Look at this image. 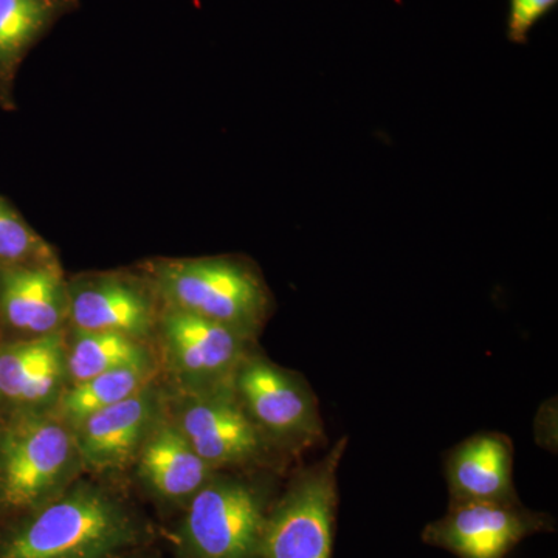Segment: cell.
<instances>
[{
  "instance_id": "cell-1",
  "label": "cell",
  "mask_w": 558,
  "mask_h": 558,
  "mask_svg": "<svg viewBox=\"0 0 558 558\" xmlns=\"http://www.w3.org/2000/svg\"><path fill=\"white\" fill-rule=\"evenodd\" d=\"M153 521L108 478L76 480L57 497L0 521V558H113L156 542Z\"/></svg>"
},
{
  "instance_id": "cell-13",
  "label": "cell",
  "mask_w": 558,
  "mask_h": 558,
  "mask_svg": "<svg viewBox=\"0 0 558 558\" xmlns=\"http://www.w3.org/2000/svg\"><path fill=\"white\" fill-rule=\"evenodd\" d=\"M65 387V330L0 341V410H51Z\"/></svg>"
},
{
  "instance_id": "cell-7",
  "label": "cell",
  "mask_w": 558,
  "mask_h": 558,
  "mask_svg": "<svg viewBox=\"0 0 558 558\" xmlns=\"http://www.w3.org/2000/svg\"><path fill=\"white\" fill-rule=\"evenodd\" d=\"M233 391L253 424L284 458L325 440L318 400L301 374L282 368L258 349L242 360Z\"/></svg>"
},
{
  "instance_id": "cell-3",
  "label": "cell",
  "mask_w": 558,
  "mask_h": 558,
  "mask_svg": "<svg viewBox=\"0 0 558 558\" xmlns=\"http://www.w3.org/2000/svg\"><path fill=\"white\" fill-rule=\"evenodd\" d=\"M270 472H216L179 513L174 558H263L264 527L279 492Z\"/></svg>"
},
{
  "instance_id": "cell-11",
  "label": "cell",
  "mask_w": 558,
  "mask_h": 558,
  "mask_svg": "<svg viewBox=\"0 0 558 558\" xmlns=\"http://www.w3.org/2000/svg\"><path fill=\"white\" fill-rule=\"evenodd\" d=\"M165 411L167 388L157 379L131 398L72 425L84 473L109 478L132 468Z\"/></svg>"
},
{
  "instance_id": "cell-9",
  "label": "cell",
  "mask_w": 558,
  "mask_h": 558,
  "mask_svg": "<svg viewBox=\"0 0 558 558\" xmlns=\"http://www.w3.org/2000/svg\"><path fill=\"white\" fill-rule=\"evenodd\" d=\"M68 328L123 333L154 343L163 304L142 270L75 275L68 278Z\"/></svg>"
},
{
  "instance_id": "cell-17",
  "label": "cell",
  "mask_w": 558,
  "mask_h": 558,
  "mask_svg": "<svg viewBox=\"0 0 558 558\" xmlns=\"http://www.w3.org/2000/svg\"><path fill=\"white\" fill-rule=\"evenodd\" d=\"M154 363H159V359L154 343L149 341L117 332L65 329L68 387L108 371Z\"/></svg>"
},
{
  "instance_id": "cell-6",
  "label": "cell",
  "mask_w": 558,
  "mask_h": 558,
  "mask_svg": "<svg viewBox=\"0 0 558 558\" xmlns=\"http://www.w3.org/2000/svg\"><path fill=\"white\" fill-rule=\"evenodd\" d=\"M167 413L196 453L216 472L271 470L284 458L253 424L233 391L167 389Z\"/></svg>"
},
{
  "instance_id": "cell-10",
  "label": "cell",
  "mask_w": 558,
  "mask_h": 558,
  "mask_svg": "<svg viewBox=\"0 0 558 558\" xmlns=\"http://www.w3.org/2000/svg\"><path fill=\"white\" fill-rule=\"evenodd\" d=\"M556 531L549 513L515 502H450L446 515L422 531L428 546L458 558H506L523 539Z\"/></svg>"
},
{
  "instance_id": "cell-8",
  "label": "cell",
  "mask_w": 558,
  "mask_h": 558,
  "mask_svg": "<svg viewBox=\"0 0 558 558\" xmlns=\"http://www.w3.org/2000/svg\"><path fill=\"white\" fill-rule=\"evenodd\" d=\"M240 330L171 307H161L154 348L171 388L207 391L233 385L242 363L258 344Z\"/></svg>"
},
{
  "instance_id": "cell-19",
  "label": "cell",
  "mask_w": 558,
  "mask_h": 558,
  "mask_svg": "<svg viewBox=\"0 0 558 558\" xmlns=\"http://www.w3.org/2000/svg\"><path fill=\"white\" fill-rule=\"evenodd\" d=\"M57 252L33 229L20 209L0 196V264L57 260Z\"/></svg>"
},
{
  "instance_id": "cell-4",
  "label": "cell",
  "mask_w": 558,
  "mask_h": 558,
  "mask_svg": "<svg viewBox=\"0 0 558 558\" xmlns=\"http://www.w3.org/2000/svg\"><path fill=\"white\" fill-rule=\"evenodd\" d=\"M83 473L75 432L53 410H0V521L57 497Z\"/></svg>"
},
{
  "instance_id": "cell-18",
  "label": "cell",
  "mask_w": 558,
  "mask_h": 558,
  "mask_svg": "<svg viewBox=\"0 0 558 558\" xmlns=\"http://www.w3.org/2000/svg\"><path fill=\"white\" fill-rule=\"evenodd\" d=\"M160 373L159 363H154L98 374L92 379L65 387L51 410L70 425L78 424L84 417L116 405L148 387L159 379Z\"/></svg>"
},
{
  "instance_id": "cell-12",
  "label": "cell",
  "mask_w": 558,
  "mask_h": 558,
  "mask_svg": "<svg viewBox=\"0 0 558 558\" xmlns=\"http://www.w3.org/2000/svg\"><path fill=\"white\" fill-rule=\"evenodd\" d=\"M68 277L60 259L0 264V341L68 329Z\"/></svg>"
},
{
  "instance_id": "cell-16",
  "label": "cell",
  "mask_w": 558,
  "mask_h": 558,
  "mask_svg": "<svg viewBox=\"0 0 558 558\" xmlns=\"http://www.w3.org/2000/svg\"><path fill=\"white\" fill-rule=\"evenodd\" d=\"M81 0H0V108L16 109L14 86L22 62Z\"/></svg>"
},
{
  "instance_id": "cell-14",
  "label": "cell",
  "mask_w": 558,
  "mask_h": 558,
  "mask_svg": "<svg viewBox=\"0 0 558 558\" xmlns=\"http://www.w3.org/2000/svg\"><path fill=\"white\" fill-rule=\"evenodd\" d=\"M132 468L140 487L154 502L179 513L216 473L191 447L167 411L143 444Z\"/></svg>"
},
{
  "instance_id": "cell-5",
  "label": "cell",
  "mask_w": 558,
  "mask_h": 558,
  "mask_svg": "<svg viewBox=\"0 0 558 558\" xmlns=\"http://www.w3.org/2000/svg\"><path fill=\"white\" fill-rule=\"evenodd\" d=\"M348 438L318 462L293 473L271 502L263 537V558H332L339 480Z\"/></svg>"
},
{
  "instance_id": "cell-21",
  "label": "cell",
  "mask_w": 558,
  "mask_h": 558,
  "mask_svg": "<svg viewBox=\"0 0 558 558\" xmlns=\"http://www.w3.org/2000/svg\"><path fill=\"white\" fill-rule=\"evenodd\" d=\"M113 558H163L160 556L157 550L153 549V546L149 548H142L137 550H131V553L123 554V556L113 557Z\"/></svg>"
},
{
  "instance_id": "cell-20",
  "label": "cell",
  "mask_w": 558,
  "mask_h": 558,
  "mask_svg": "<svg viewBox=\"0 0 558 558\" xmlns=\"http://www.w3.org/2000/svg\"><path fill=\"white\" fill-rule=\"evenodd\" d=\"M558 0H509L508 39L512 44H527L532 28L549 11L556 9Z\"/></svg>"
},
{
  "instance_id": "cell-15",
  "label": "cell",
  "mask_w": 558,
  "mask_h": 558,
  "mask_svg": "<svg viewBox=\"0 0 558 558\" xmlns=\"http://www.w3.org/2000/svg\"><path fill=\"white\" fill-rule=\"evenodd\" d=\"M450 502L520 501L513 484V444L505 433H476L447 453Z\"/></svg>"
},
{
  "instance_id": "cell-2",
  "label": "cell",
  "mask_w": 558,
  "mask_h": 558,
  "mask_svg": "<svg viewBox=\"0 0 558 558\" xmlns=\"http://www.w3.org/2000/svg\"><path fill=\"white\" fill-rule=\"evenodd\" d=\"M138 269L165 307L220 323L255 340L275 311L263 271L244 255L154 258Z\"/></svg>"
}]
</instances>
